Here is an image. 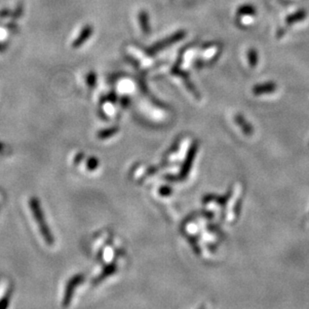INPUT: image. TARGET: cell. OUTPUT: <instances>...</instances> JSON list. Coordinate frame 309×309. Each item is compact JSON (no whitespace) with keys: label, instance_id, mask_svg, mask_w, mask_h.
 <instances>
[{"label":"cell","instance_id":"7a4b0ae2","mask_svg":"<svg viewBox=\"0 0 309 309\" xmlns=\"http://www.w3.org/2000/svg\"><path fill=\"white\" fill-rule=\"evenodd\" d=\"M184 36H185V32H184V31H178V32L172 34L171 36L167 37L166 39L162 40L161 42L157 43V44L152 48V51H153V52H156V51H158V50H162V49L166 48L167 46H170L171 44H173V43H175V42L181 40L182 38H184Z\"/></svg>","mask_w":309,"mask_h":309},{"label":"cell","instance_id":"5b68a950","mask_svg":"<svg viewBox=\"0 0 309 309\" xmlns=\"http://www.w3.org/2000/svg\"><path fill=\"white\" fill-rule=\"evenodd\" d=\"M256 7L252 4H242L236 9V16H254L256 14Z\"/></svg>","mask_w":309,"mask_h":309},{"label":"cell","instance_id":"ba28073f","mask_svg":"<svg viewBox=\"0 0 309 309\" xmlns=\"http://www.w3.org/2000/svg\"><path fill=\"white\" fill-rule=\"evenodd\" d=\"M195 151H196V147L193 146V147L191 148V150L189 151V153H188V156H187V158H186L185 165L183 166V169H182V171H181V174H182L183 176H185V175L187 174V172H188V170H189V168H190V165H191V162H192V160H193Z\"/></svg>","mask_w":309,"mask_h":309},{"label":"cell","instance_id":"30bf717a","mask_svg":"<svg viewBox=\"0 0 309 309\" xmlns=\"http://www.w3.org/2000/svg\"><path fill=\"white\" fill-rule=\"evenodd\" d=\"M140 23L142 25V28L145 32H148V22H147V15L145 12H141L140 14Z\"/></svg>","mask_w":309,"mask_h":309},{"label":"cell","instance_id":"9c48e42d","mask_svg":"<svg viewBox=\"0 0 309 309\" xmlns=\"http://www.w3.org/2000/svg\"><path fill=\"white\" fill-rule=\"evenodd\" d=\"M81 280H82V276H76L74 279H72V280L70 281L69 286H68V288H67V290H66V296H65V299H64L65 302H68L69 296L72 294V291H73L74 286H75L78 282H80Z\"/></svg>","mask_w":309,"mask_h":309},{"label":"cell","instance_id":"52a82bcc","mask_svg":"<svg viewBox=\"0 0 309 309\" xmlns=\"http://www.w3.org/2000/svg\"><path fill=\"white\" fill-rule=\"evenodd\" d=\"M247 59L248 63L251 67H256L258 64V52L254 48H250L247 51Z\"/></svg>","mask_w":309,"mask_h":309},{"label":"cell","instance_id":"6da1fadb","mask_svg":"<svg viewBox=\"0 0 309 309\" xmlns=\"http://www.w3.org/2000/svg\"><path fill=\"white\" fill-rule=\"evenodd\" d=\"M30 207L32 208L33 212H34V217L39 225V228L41 230V233L44 237V239L46 240V242H48L49 244H52L53 242V239H52V235L49 231V228L48 226H46L45 222H44V217H43V214H42V211H41V208L37 202L36 199H31L30 200Z\"/></svg>","mask_w":309,"mask_h":309},{"label":"cell","instance_id":"8992f818","mask_svg":"<svg viewBox=\"0 0 309 309\" xmlns=\"http://www.w3.org/2000/svg\"><path fill=\"white\" fill-rule=\"evenodd\" d=\"M91 33H92V28H91L90 26L85 27V28L83 29V31L81 32L80 36L78 37V39L74 42V47H78V46H80L82 43H84V42L89 38V36L91 35Z\"/></svg>","mask_w":309,"mask_h":309},{"label":"cell","instance_id":"3957f363","mask_svg":"<svg viewBox=\"0 0 309 309\" xmlns=\"http://www.w3.org/2000/svg\"><path fill=\"white\" fill-rule=\"evenodd\" d=\"M276 88L277 86L274 82H265L255 85L252 89V92L254 95H262V94L272 93L276 90Z\"/></svg>","mask_w":309,"mask_h":309},{"label":"cell","instance_id":"277c9868","mask_svg":"<svg viewBox=\"0 0 309 309\" xmlns=\"http://www.w3.org/2000/svg\"><path fill=\"white\" fill-rule=\"evenodd\" d=\"M306 17H307V11L305 9H299L296 12L288 15L285 18V23H286V25L290 26V25H293V24H296L298 22L303 21Z\"/></svg>","mask_w":309,"mask_h":309}]
</instances>
